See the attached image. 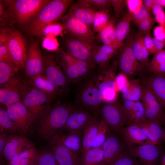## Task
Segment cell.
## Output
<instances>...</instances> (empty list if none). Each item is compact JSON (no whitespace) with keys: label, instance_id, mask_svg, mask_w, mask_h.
<instances>
[{"label":"cell","instance_id":"cell-1","mask_svg":"<svg viewBox=\"0 0 165 165\" xmlns=\"http://www.w3.org/2000/svg\"><path fill=\"white\" fill-rule=\"evenodd\" d=\"M77 108L74 104L64 103L50 106L39 117L37 129L39 138L48 140L54 133L64 125L71 112Z\"/></svg>","mask_w":165,"mask_h":165},{"label":"cell","instance_id":"cell-2","mask_svg":"<svg viewBox=\"0 0 165 165\" xmlns=\"http://www.w3.org/2000/svg\"><path fill=\"white\" fill-rule=\"evenodd\" d=\"M97 70H95L76 85L74 94V104L96 112L105 102L100 93L97 80Z\"/></svg>","mask_w":165,"mask_h":165},{"label":"cell","instance_id":"cell-3","mask_svg":"<svg viewBox=\"0 0 165 165\" xmlns=\"http://www.w3.org/2000/svg\"><path fill=\"white\" fill-rule=\"evenodd\" d=\"M72 1L50 0L43 6L27 27L28 32L37 36L46 25L54 22L61 18Z\"/></svg>","mask_w":165,"mask_h":165},{"label":"cell","instance_id":"cell-4","mask_svg":"<svg viewBox=\"0 0 165 165\" xmlns=\"http://www.w3.org/2000/svg\"><path fill=\"white\" fill-rule=\"evenodd\" d=\"M56 62L61 67L69 83L77 85L95 70L96 67L92 62L76 59L67 51L59 52Z\"/></svg>","mask_w":165,"mask_h":165},{"label":"cell","instance_id":"cell-5","mask_svg":"<svg viewBox=\"0 0 165 165\" xmlns=\"http://www.w3.org/2000/svg\"><path fill=\"white\" fill-rule=\"evenodd\" d=\"M108 126L110 130L121 138L122 130L128 124L126 112L119 100L105 102L97 111Z\"/></svg>","mask_w":165,"mask_h":165},{"label":"cell","instance_id":"cell-6","mask_svg":"<svg viewBox=\"0 0 165 165\" xmlns=\"http://www.w3.org/2000/svg\"><path fill=\"white\" fill-rule=\"evenodd\" d=\"M50 0H6V4L13 13L17 22L24 25L33 19Z\"/></svg>","mask_w":165,"mask_h":165},{"label":"cell","instance_id":"cell-7","mask_svg":"<svg viewBox=\"0 0 165 165\" xmlns=\"http://www.w3.org/2000/svg\"><path fill=\"white\" fill-rule=\"evenodd\" d=\"M30 86L29 88L27 84L21 101L30 112L34 121L39 118L50 106L49 104L54 98Z\"/></svg>","mask_w":165,"mask_h":165},{"label":"cell","instance_id":"cell-8","mask_svg":"<svg viewBox=\"0 0 165 165\" xmlns=\"http://www.w3.org/2000/svg\"><path fill=\"white\" fill-rule=\"evenodd\" d=\"M141 99L145 119L162 126L165 123V112L156 96L146 86L141 84Z\"/></svg>","mask_w":165,"mask_h":165},{"label":"cell","instance_id":"cell-9","mask_svg":"<svg viewBox=\"0 0 165 165\" xmlns=\"http://www.w3.org/2000/svg\"><path fill=\"white\" fill-rule=\"evenodd\" d=\"M134 38H127L120 50L119 64L122 72L127 76H134L142 73L144 68L135 57L133 49Z\"/></svg>","mask_w":165,"mask_h":165},{"label":"cell","instance_id":"cell-10","mask_svg":"<svg viewBox=\"0 0 165 165\" xmlns=\"http://www.w3.org/2000/svg\"><path fill=\"white\" fill-rule=\"evenodd\" d=\"M43 75L65 95L69 90V83L60 66L57 65L54 55L46 54L43 56Z\"/></svg>","mask_w":165,"mask_h":165},{"label":"cell","instance_id":"cell-11","mask_svg":"<svg viewBox=\"0 0 165 165\" xmlns=\"http://www.w3.org/2000/svg\"><path fill=\"white\" fill-rule=\"evenodd\" d=\"M8 32L9 49L13 62L19 69L24 68L27 52L25 39L18 31Z\"/></svg>","mask_w":165,"mask_h":165},{"label":"cell","instance_id":"cell-12","mask_svg":"<svg viewBox=\"0 0 165 165\" xmlns=\"http://www.w3.org/2000/svg\"><path fill=\"white\" fill-rule=\"evenodd\" d=\"M27 84L21 77L16 76L1 86L0 89V103L6 106L21 101Z\"/></svg>","mask_w":165,"mask_h":165},{"label":"cell","instance_id":"cell-13","mask_svg":"<svg viewBox=\"0 0 165 165\" xmlns=\"http://www.w3.org/2000/svg\"><path fill=\"white\" fill-rule=\"evenodd\" d=\"M101 148L104 153L101 165H112L127 150V145L121 138L111 131Z\"/></svg>","mask_w":165,"mask_h":165},{"label":"cell","instance_id":"cell-14","mask_svg":"<svg viewBox=\"0 0 165 165\" xmlns=\"http://www.w3.org/2000/svg\"><path fill=\"white\" fill-rule=\"evenodd\" d=\"M6 107L9 117L17 124L21 134L25 135L28 134L31 130L34 121L30 112L22 101Z\"/></svg>","mask_w":165,"mask_h":165},{"label":"cell","instance_id":"cell-15","mask_svg":"<svg viewBox=\"0 0 165 165\" xmlns=\"http://www.w3.org/2000/svg\"><path fill=\"white\" fill-rule=\"evenodd\" d=\"M127 146L130 152L139 159L141 165H159L161 147L151 144Z\"/></svg>","mask_w":165,"mask_h":165},{"label":"cell","instance_id":"cell-16","mask_svg":"<svg viewBox=\"0 0 165 165\" xmlns=\"http://www.w3.org/2000/svg\"><path fill=\"white\" fill-rule=\"evenodd\" d=\"M97 46L92 43L72 36L67 40L66 46L67 52L76 59L92 62L94 50Z\"/></svg>","mask_w":165,"mask_h":165},{"label":"cell","instance_id":"cell-17","mask_svg":"<svg viewBox=\"0 0 165 165\" xmlns=\"http://www.w3.org/2000/svg\"><path fill=\"white\" fill-rule=\"evenodd\" d=\"M24 68L26 75L29 78L38 75H43V56L37 41L33 42L29 47Z\"/></svg>","mask_w":165,"mask_h":165},{"label":"cell","instance_id":"cell-18","mask_svg":"<svg viewBox=\"0 0 165 165\" xmlns=\"http://www.w3.org/2000/svg\"><path fill=\"white\" fill-rule=\"evenodd\" d=\"M63 25L72 36L95 43L94 32L89 26L68 13L63 17Z\"/></svg>","mask_w":165,"mask_h":165},{"label":"cell","instance_id":"cell-19","mask_svg":"<svg viewBox=\"0 0 165 165\" xmlns=\"http://www.w3.org/2000/svg\"><path fill=\"white\" fill-rule=\"evenodd\" d=\"M82 130L62 131L54 133L49 141L60 143L81 155L82 148Z\"/></svg>","mask_w":165,"mask_h":165},{"label":"cell","instance_id":"cell-20","mask_svg":"<svg viewBox=\"0 0 165 165\" xmlns=\"http://www.w3.org/2000/svg\"><path fill=\"white\" fill-rule=\"evenodd\" d=\"M33 145L30 141L24 136L9 134L1 154L8 161L14 159L24 151Z\"/></svg>","mask_w":165,"mask_h":165},{"label":"cell","instance_id":"cell-21","mask_svg":"<svg viewBox=\"0 0 165 165\" xmlns=\"http://www.w3.org/2000/svg\"><path fill=\"white\" fill-rule=\"evenodd\" d=\"M94 112L84 108L77 107L71 112L64 125L58 130H83L92 117Z\"/></svg>","mask_w":165,"mask_h":165},{"label":"cell","instance_id":"cell-22","mask_svg":"<svg viewBox=\"0 0 165 165\" xmlns=\"http://www.w3.org/2000/svg\"><path fill=\"white\" fill-rule=\"evenodd\" d=\"M50 150L59 165H81V155L63 145L49 141Z\"/></svg>","mask_w":165,"mask_h":165},{"label":"cell","instance_id":"cell-23","mask_svg":"<svg viewBox=\"0 0 165 165\" xmlns=\"http://www.w3.org/2000/svg\"><path fill=\"white\" fill-rule=\"evenodd\" d=\"M142 84L153 94L165 112V73L152 74L143 78Z\"/></svg>","mask_w":165,"mask_h":165},{"label":"cell","instance_id":"cell-24","mask_svg":"<svg viewBox=\"0 0 165 165\" xmlns=\"http://www.w3.org/2000/svg\"><path fill=\"white\" fill-rule=\"evenodd\" d=\"M132 124L136 125L141 128L146 136L150 144L161 147L164 143V131L161 125L145 119Z\"/></svg>","mask_w":165,"mask_h":165},{"label":"cell","instance_id":"cell-25","mask_svg":"<svg viewBox=\"0 0 165 165\" xmlns=\"http://www.w3.org/2000/svg\"><path fill=\"white\" fill-rule=\"evenodd\" d=\"M121 138L127 146L150 144L146 136L136 124L127 125L123 129Z\"/></svg>","mask_w":165,"mask_h":165},{"label":"cell","instance_id":"cell-26","mask_svg":"<svg viewBox=\"0 0 165 165\" xmlns=\"http://www.w3.org/2000/svg\"><path fill=\"white\" fill-rule=\"evenodd\" d=\"M96 111L82 130V148L81 155L91 148V144L97 133L101 121Z\"/></svg>","mask_w":165,"mask_h":165},{"label":"cell","instance_id":"cell-27","mask_svg":"<svg viewBox=\"0 0 165 165\" xmlns=\"http://www.w3.org/2000/svg\"><path fill=\"white\" fill-rule=\"evenodd\" d=\"M28 84L54 98L58 96L64 95L61 91L43 75H38L31 78Z\"/></svg>","mask_w":165,"mask_h":165},{"label":"cell","instance_id":"cell-28","mask_svg":"<svg viewBox=\"0 0 165 165\" xmlns=\"http://www.w3.org/2000/svg\"><path fill=\"white\" fill-rule=\"evenodd\" d=\"M96 11L95 9L78 1L71 6L68 13L91 28L94 16Z\"/></svg>","mask_w":165,"mask_h":165},{"label":"cell","instance_id":"cell-29","mask_svg":"<svg viewBox=\"0 0 165 165\" xmlns=\"http://www.w3.org/2000/svg\"><path fill=\"white\" fill-rule=\"evenodd\" d=\"M123 106L128 119V124L145 119L141 102L123 99Z\"/></svg>","mask_w":165,"mask_h":165},{"label":"cell","instance_id":"cell-30","mask_svg":"<svg viewBox=\"0 0 165 165\" xmlns=\"http://www.w3.org/2000/svg\"><path fill=\"white\" fill-rule=\"evenodd\" d=\"M133 49L136 57L141 66L144 68H148L150 63L149 55L144 43V35L139 32L134 38Z\"/></svg>","mask_w":165,"mask_h":165},{"label":"cell","instance_id":"cell-31","mask_svg":"<svg viewBox=\"0 0 165 165\" xmlns=\"http://www.w3.org/2000/svg\"><path fill=\"white\" fill-rule=\"evenodd\" d=\"M132 20L131 14L127 13L123 16L115 27V34L118 49H121L124 44V40L129 33Z\"/></svg>","mask_w":165,"mask_h":165},{"label":"cell","instance_id":"cell-32","mask_svg":"<svg viewBox=\"0 0 165 165\" xmlns=\"http://www.w3.org/2000/svg\"><path fill=\"white\" fill-rule=\"evenodd\" d=\"M39 153L33 145L14 159L8 161L7 165H34L36 163Z\"/></svg>","mask_w":165,"mask_h":165},{"label":"cell","instance_id":"cell-33","mask_svg":"<svg viewBox=\"0 0 165 165\" xmlns=\"http://www.w3.org/2000/svg\"><path fill=\"white\" fill-rule=\"evenodd\" d=\"M115 21L114 19L110 20L106 26L99 32V35L104 45L118 50L115 34Z\"/></svg>","mask_w":165,"mask_h":165},{"label":"cell","instance_id":"cell-34","mask_svg":"<svg viewBox=\"0 0 165 165\" xmlns=\"http://www.w3.org/2000/svg\"><path fill=\"white\" fill-rule=\"evenodd\" d=\"M0 130L1 133L21 134L17 124L10 118L6 110L1 108L0 109Z\"/></svg>","mask_w":165,"mask_h":165},{"label":"cell","instance_id":"cell-35","mask_svg":"<svg viewBox=\"0 0 165 165\" xmlns=\"http://www.w3.org/2000/svg\"><path fill=\"white\" fill-rule=\"evenodd\" d=\"M103 160L101 147L91 148L81 155V165H101Z\"/></svg>","mask_w":165,"mask_h":165},{"label":"cell","instance_id":"cell-36","mask_svg":"<svg viewBox=\"0 0 165 165\" xmlns=\"http://www.w3.org/2000/svg\"><path fill=\"white\" fill-rule=\"evenodd\" d=\"M124 100L136 101L141 99V84L139 79L129 81V83L122 91Z\"/></svg>","mask_w":165,"mask_h":165},{"label":"cell","instance_id":"cell-37","mask_svg":"<svg viewBox=\"0 0 165 165\" xmlns=\"http://www.w3.org/2000/svg\"><path fill=\"white\" fill-rule=\"evenodd\" d=\"M147 69L152 74L165 73V50L155 54Z\"/></svg>","mask_w":165,"mask_h":165},{"label":"cell","instance_id":"cell-38","mask_svg":"<svg viewBox=\"0 0 165 165\" xmlns=\"http://www.w3.org/2000/svg\"><path fill=\"white\" fill-rule=\"evenodd\" d=\"M19 69L13 62H0V84L1 86L15 76Z\"/></svg>","mask_w":165,"mask_h":165},{"label":"cell","instance_id":"cell-39","mask_svg":"<svg viewBox=\"0 0 165 165\" xmlns=\"http://www.w3.org/2000/svg\"><path fill=\"white\" fill-rule=\"evenodd\" d=\"M110 131L107 124L101 118L97 134L91 142V148L101 147L107 139Z\"/></svg>","mask_w":165,"mask_h":165},{"label":"cell","instance_id":"cell-40","mask_svg":"<svg viewBox=\"0 0 165 165\" xmlns=\"http://www.w3.org/2000/svg\"><path fill=\"white\" fill-rule=\"evenodd\" d=\"M8 32L1 30L0 33V62H13L8 44Z\"/></svg>","mask_w":165,"mask_h":165},{"label":"cell","instance_id":"cell-41","mask_svg":"<svg viewBox=\"0 0 165 165\" xmlns=\"http://www.w3.org/2000/svg\"><path fill=\"white\" fill-rule=\"evenodd\" d=\"M109 20V14L107 10L96 11L93 19L94 30L99 33L106 26Z\"/></svg>","mask_w":165,"mask_h":165},{"label":"cell","instance_id":"cell-42","mask_svg":"<svg viewBox=\"0 0 165 165\" xmlns=\"http://www.w3.org/2000/svg\"><path fill=\"white\" fill-rule=\"evenodd\" d=\"M64 30L63 25L54 22L45 26L39 32L37 36L43 38L47 36L56 37L61 35Z\"/></svg>","mask_w":165,"mask_h":165},{"label":"cell","instance_id":"cell-43","mask_svg":"<svg viewBox=\"0 0 165 165\" xmlns=\"http://www.w3.org/2000/svg\"><path fill=\"white\" fill-rule=\"evenodd\" d=\"M35 165H59L51 150H45L39 152Z\"/></svg>","mask_w":165,"mask_h":165},{"label":"cell","instance_id":"cell-44","mask_svg":"<svg viewBox=\"0 0 165 165\" xmlns=\"http://www.w3.org/2000/svg\"><path fill=\"white\" fill-rule=\"evenodd\" d=\"M111 165H141L137 158L127 150L123 154Z\"/></svg>","mask_w":165,"mask_h":165},{"label":"cell","instance_id":"cell-45","mask_svg":"<svg viewBox=\"0 0 165 165\" xmlns=\"http://www.w3.org/2000/svg\"><path fill=\"white\" fill-rule=\"evenodd\" d=\"M79 2L94 8L101 10L106 9L111 6V0H80Z\"/></svg>","mask_w":165,"mask_h":165},{"label":"cell","instance_id":"cell-46","mask_svg":"<svg viewBox=\"0 0 165 165\" xmlns=\"http://www.w3.org/2000/svg\"><path fill=\"white\" fill-rule=\"evenodd\" d=\"M156 22L154 18L151 16L136 23L135 24L139 28V32L144 35L147 33L150 32L151 29Z\"/></svg>","mask_w":165,"mask_h":165},{"label":"cell","instance_id":"cell-47","mask_svg":"<svg viewBox=\"0 0 165 165\" xmlns=\"http://www.w3.org/2000/svg\"><path fill=\"white\" fill-rule=\"evenodd\" d=\"M152 9L156 22L160 25L165 27V12L163 7L158 3H156Z\"/></svg>","mask_w":165,"mask_h":165},{"label":"cell","instance_id":"cell-48","mask_svg":"<svg viewBox=\"0 0 165 165\" xmlns=\"http://www.w3.org/2000/svg\"><path fill=\"white\" fill-rule=\"evenodd\" d=\"M43 38L42 45L43 48L50 51L58 50L59 44L55 37L47 36Z\"/></svg>","mask_w":165,"mask_h":165},{"label":"cell","instance_id":"cell-49","mask_svg":"<svg viewBox=\"0 0 165 165\" xmlns=\"http://www.w3.org/2000/svg\"><path fill=\"white\" fill-rule=\"evenodd\" d=\"M114 81L118 92H121L127 86L129 82L127 76L122 72L116 76Z\"/></svg>","mask_w":165,"mask_h":165},{"label":"cell","instance_id":"cell-50","mask_svg":"<svg viewBox=\"0 0 165 165\" xmlns=\"http://www.w3.org/2000/svg\"><path fill=\"white\" fill-rule=\"evenodd\" d=\"M131 14L132 21L135 24L151 16V11L147 9L143 5L138 12Z\"/></svg>","mask_w":165,"mask_h":165},{"label":"cell","instance_id":"cell-51","mask_svg":"<svg viewBox=\"0 0 165 165\" xmlns=\"http://www.w3.org/2000/svg\"><path fill=\"white\" fill-rule=\"evenodd\" d=\"M125 1L129 13L131 14L138 12L143 5V0H127Z\"/></svg>","mask_w":165,"mask_h":165},{"label":"cell","instance_id":"cell-52","mask_svg":"<svg viewBox=\"0 0 165 165\" xmlns=\"http://www.w3.org/2000/svg\"><path fill=\"white\" fill-rule=\"evenodd\" d=\"M111 6H112L115 14L116 18L119 17L123 11L125 0H111Z\"/></svg>","mask_w":165,"mask_h":165},{"label":"cell","instance_id":"cell-53","mask_svg":"<svg viewBox=\"0 0 165 165\" xmlns=\"http://www.w3.org/2000/svg\"><path fill=\"white\" fill-rule=\"evenodd\" d=\"M152 38L150 32L144 35V43L149 55L155 54Z\"/></svg>","mask_w":165,"mask_h":165},{"label":"cell","instance_id":"cell-54","mask_svg":"<svg viewBox=\"0 0 165 165\" xmlns=\"http://www.w3.org/2000/svg\"><path fill=\"white\" fill-rule=\"evenodd\" d=\"M154 38L160 42L165 41V27L160 25L156 27L153 30Z\"/></svg>","mask_w":165,"mask_h":165},{"label":"cell","instance_id":"cell-55","mask_svg":"<svg viewBox=\"0 0 165 165\" xmlns=\"http://www.w3.org/2000/svg\"><path fill=\"white\" fill-rule=\"evenodd\" d=\"M96 48L100 51L112 57L116 54L118 50L111 46L105 45L97 46Z\"/></svg>","mask_w":165,"mask_h":165},{"label":"cell","instance_id":"cell-56","mask_svg":"<svg viewBox=\"0 0 165 165\" xmlns=\"http://www.w3.org/2000/svg\"><path fill=\"white\" fill-rule=\"evenodd\" d=\"M155 54L162 50L165 46V41L160 42L154 38H152Z\"/></svg>","mask_w":165,"mask_h":165},{"label":"cell","instance_id":"cell-57","mask_svg":"<svg viewBox=\"0 0 165 165\" xmlns=\"http://www.w3.org/2000/svg\"><path fill=\"white\" fill-rule=\"evenodd\" d=\"M9 134L6 133H1L0 134V152L1 154L5 147L7 136Z\"/></svg>","mask_w":165,"mask_h":165},{"label":"cell","instance_id":"cell-58","mask_svg":"<svg viewBox=\"0 0 165 165\" xmlns=\"http://www.w3.org/2000/svg\"><path fill=\"white\" fill-rule=\"evenodd\" d=\"M155 3V0H143V6L150 11H151V9Z\"/></svg>","mask_w":165,"mask_h":165},{"label":"cell","instance_id":"cell-59","mask_svg":"<svg viewBox=\"0 0 165 165\" xmlns=\"http://www.w3.org/2000/svg\"><path fill=\"white\" fill-rule=\"evenodd\" d=\"M159 164L165 165V150L162 149L160 156Z\"/></svg>","mask_w":165,"mask_h":165},{"label":"cell","instance_id":"cell-60","mask_svg":"<svg viewBox=\"0 0 165 165\" xmlns=\"http://www.w3.org/2000/svg\"><path fill=\"white\" fill-rule=\"evenodd\" d=\"M156 3H158L163 7H165V0H155Z\"/></svg>","mask_w":165,"mask_h":165},{"label":"cell","instance_id":"cell-61","mask_svg":"<svg viewBox=\"0 0 165 165\" xmlns=\"http://www.w3.org/2000/svg\"><path fill=\"white\" fill-rule=\"evenodd\" d=\"M164 131L163 141L165 142V125L164 127L163 128Z\"/></svg>","mask_w":165,"mask_h":165},{"label":"cell","instance_id":"cell-62","mask_svg":"<svg viewBox=\"0 0 165 165\" xmlns=\"http://www.w3.org/2000/svg\"><path fill=\"white\" fill-rule=\"evenodd\" d=\"M34 165H35V164H34Z\"/></svg>","mask_w":165,"mask_h":165}]
</instances>
